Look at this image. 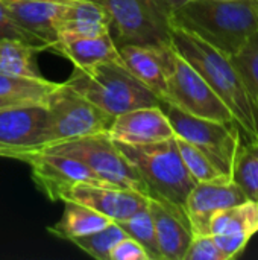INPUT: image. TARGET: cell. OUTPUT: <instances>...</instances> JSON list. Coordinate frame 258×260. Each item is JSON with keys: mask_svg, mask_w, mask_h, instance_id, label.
<instances>
[{"mask_svg": "<svg viewBox=\"0 0 258 260\" xmlns=\"http://www.w3.org/2000/svg\"><path fill=\"white\" fill-rule=\"evenodd\" d=\"M172 46L213 88L249 140H258V105L230 56L195 34L173 26Z\"/></svg>", "mask_w": 258, "mask_h": 260, "instance_id": "1", "label": "cell"}, {"mask_svg": "<svg viewBox=\"0 0 258 260\" xmlns=\"http://www.w3.org/2000/svg\"><path fill=\"white\" fill-rule=\"evenodd\" d=\"M61 201H75L84 204L111 221H122L148 206L149 198L129 189L109 184L76 183L59 193Z\"/></svg>", "mask_w": 258, "mask_h": 260, "instance_id": "12", "label": "cell"}, {"mask_svg": "<svg viewBox=\"0 0 258 260\" xmlns=\"http://www.w3.org/2000/svg\"><path fill=\"white\" fill-rule=\"evenodd\" d=\"M258 232V203L245 201L217 212L208 225L213 236H245L252 238Z\"/></svg>", "mask_w": 258, "mask_h": 260, "instance_id": "21", "label": "cell"}, {"mask_svg": "<svg viewBox=\"0 0 258 260\" xmlns=\"http://www.w3.org/2000/svg\"><path fill=\"white\" fill-rule=\"evenodd\" d=\"M172 23L233 56L258 32V0H189Z\"/></svg>", "mask_w": 258, "mask_h": 260, "instance_id": "2", "label": "cell"}, {"mask_svg": "<svg viewBox=\"0 0 258 260\" xmlns=\"http://www.w3.org/2000/svg\"><path fill=\"white\" fill-rule=\"evenodd\" d=\"M17 24L36 37L47 49L58 40L56 18L61 3L58 2H27L2 0Z\"/></svg>", "mask_w": 258, "mask_h": 260, "instance_id": "19", "label": "cell"}, {"mask_svg": "<svg viewBox=\"0 0 258 260\" xmlns=\"http://www.w3.org/2000/svg\"><path fill=\"white\" fill-rule=\"evenodd\" d=\"M55 87L56 82H50L47 79H30L0 72V96L5 98H15L44 104L46 98Z\"/></svg>", "mask_w": 258, "mask_h": 260, "instance_id": "24", "label": "cell"}, {"mask_svg": "<svg viewBox=\"0 0 258 260\" xmlns=\"http://www.w3.org/2000/svg\"><path fill=\"white\" fill-rule=\"evenodd\" d=\"M117 224L126 232L128 236L134 238L137 242H140L144 247V250L151 256V260H163L160 248H158V242H157L154 219L148 206L135 212L129 218L117 221Z\"/></svg>", "mask_w": 258, "mask_h": 260, "instance_id": "26", "label": "cell"}, {"mask_svg": "<svg viewBox=\"0 0 258 260\" xmlns=\"http://www.w3.org/2000/svg\"><path fill=\"white\" fill-rule=\"evenodd\" d=\"M24 163H29L32 169V178L36 183L38 189L43 190L52 201H58L59 193L76 183L99 186L108 184L75 157L40 149L27 154Z\"/></svg>", "mask_w": 258, "mask_h": 260, "instance_id": "11", "label": "cell"}, {"mask_svg": "<svg viewBox=\"0 0 258 260\" xmlns=\"http://www.w3.org/2000/svg\"><path fill=\"white\" fill-rule=\"evenodd\" d=\"M245 201V193L233 180L196 183L184 204L193 235H210V219L217 212Z\"/></svg>", "mask_w": 258, "mask_h": 260, "instance_id": "13", "label": "cell"}, {"mask_svg": "<svg viewBox=\"0 0 258 260\" xmlns=\"http://www.w3.org/2000/svg\"><path fill=\"white\" fill-rule=\"evenodd\" d=\"M109 222V218L84 204L75 201H64L62 218L53 227H49V233L65 241H73L96 233Z\"/></svg>", "mask_w": 258, "mask_h": 260, "instance_id": "20", "label": "cell"}, {"mask_svg": "<svg viewBox=\"0 0 258 260\" xmlns=\"http://www.w3.org/2000/svg\"><path fill=\"white\" fill-rule=\"evenodd\" d=\"M161 101H167L196 117L236 123L228 107L213 91L207 81L176 52H173L172 66L167 72L166 98Z\"/></svg>", "mask_w": 258, "mask_h": 260, "instance_id": "9", "label": "cell"}, {"mask_svg": "<svg viewBox=\"0 0 258 260\" xmlns=\"http://www.w3.org/2000/svg\"><path fill=\"white\" fill-rule=\"evenodd\" d=\"M27 2H58V3H64L67 0H27Z\"/></svg>", "mask_w": 258, "mask_h": 260, "instance_id": "36", "label": "cell"}, {"mask_svg": "<svg viewBox=\"0 0 258 260\" xmlns=\"http://www.w3.org/2000/svg\"><path fill=\"white\" fill-rule=\"evenodd\" d=\"M114 143L141 175L149 189V198L163 200L184 209L196 181L179 155L175 137L143 145L117 140Z\"/></svg>", "mask_w": 258, "mask_h": 260, "instance_id": "4", "label": "cell"}, {"mask_svg": "<svg viewBox=\"0 0 258 260\" xmlns=\"http://www.w3.org/2000/svg\"><path fill=\"white\" fill-rule=\"evenodd\" d=\"M163 3H166L169 8H172V9H176V8H179L181 5H184L186 2H189V0H161Z\"/></svg>", "mask_w": 258, "mask_h": 260, "instance_id": "35", "label": "cell"}, {"mask_svg": "<svg viewBox=\"0 0 258 260\" xmlns=\"http://www.w3.org/2000/svg\"><path fill=\"white\" fill-rule=\"evenodd\" d=\"M0 143L24 152L52 143L49 113L43 102H26L0 110Z\"/></svg>", "mask_w": 258, "mask_h": 260, "instance_id": "10", "label": "cell"}, {"mask_svg": "<svg viewBox=\"0 0 258 260\" xmlns=\"http://www.w3.org/2000/svg\"><path fill=\"white\" fill-rule=\"evenodd\" d=\"M125 236H128L126 232L116 221H111L108 225H105L99 232L73 239L71 242L94 259L109 260V253L113 247Z\"/></svg>", "mask_w": 258, "mask_h": 260, "instance_id": "27", "label": "cell"}, {"mask_svg": "<svg viewBox=\"0 0 258 260\" xmlns=\"http://www.w3.org/2000/svg\"><path fill=\"white\" fill-rule=\"evenodd\" d=\"M108 134L113 140L132 145L175 137L173 128L160 105L135 108L116 116Z\"/></svg>", "mask_w": 258, "mask_h": 260, "instance_id": "15", "label": "cell"}, {"mask_svg": "<svg viewBox=\"0 0 258 260\" xmlns=\"http://www.w3.org/2000/svg\"><path fill=\"white\" fill-rule=\"evenodd\" d=\"M26 102H33V101H23V99H15V98H5L0 96V110L14 107V105H20V104H26Z\"/></svg>", "mask_w": 258, "mask_h": 260, "instance_id": "34", "label": "cell"}, {"mask_svg": "<svg viewBox=\"0 0 258 260\" xmlns=\"http://www.w3.org/2000/svg\"><path fill=\"white\" fill-rule=\"evenodd\" d=\"M149 212L154 219L157 242L163 260H184L193 239L186 210L163 200L149 198Z\"/></svg>", "mask_w": 258, "mask_h": 260, "instance_id": "14", "label": "cell"}, {"mask_svg": "<svg viewBox=\"0 0 258 260\" xmlns=\"http://www.w3.org/2000/svg\"><path fill=\"white\" fill-rule=\"evenodd\" d=\"M43 151L75 157L105 183L135 190L149 198V189L141 175L117 148L108 133L58 142L43 148Z\"/></svg>", "mask_w": 258, "mask_h": 260, "instance_id": "6", "label": "cell"}, {"mask_svg": "<svg viewBox=\"0 0 258 260\" xmlns=\"http://www.w3.org/2000/svg\"><path fill=\"white\" fill-rule=\"evenodd\" d=\"M68 58L75 67L88 69L99 62H119L123 64L117 44L111 34L97 37H82V35H59L56 43L50 47Z\"/></svg>", "mask_w": 258, "mask_h": 260, "instance_id": "17", "label": "cell"}, {"mask_svg": "<svg viewBox=\"0 0 258 260\" xmlns=\"http://www.w3.org/2000/svg\"><path fill=\"white\" fill-rule=\"evenodd\" d=\"M214 241H216L219 250L227 257V260H231L243 253V250L246 248V245L249 242V238H245V236H214Z\"/></svg>", "mask_w": 258, "mask_h": 260, "instance_id": "32", "label": "cell"}, {"mask_svg": "<svg viewBox=\"0 0 258 260\" xmlns=\"http://www.w3.org/2000/svg\"><path fill=\"white\" fill-rule=\"evenodd\" d=\"M109 17V34L119 44H137L155 50L172 49V12L161 0H93Z\"/></svg>", "mask_w": 258, "mask_h": 260, "instance_id": "5", "label": "cell"}, {"mask_svg": "<svg viewBox=\"0 0 258 260\" xmlns=\"http://www.w3.org/2000/svg\"><path fill=\"white\" fill-rule=\"evenodd\" d=\"M109 260H151V256L140 242L131 236H125L113 247Z\"/></svg>", "mask_w": 258, "mask_h": 260, "instance_id": "31", "label": "cell"}, {"mask_svg": "<svg viewBox=\"0 0 258 260\" xmlns=\"http://www.w3.org/2000/svg\"><path fill=\"white\" fill-rule=\"evenodd\" d=\"M59 35L97 37L109 34L111 24L106 11L93 0H67L61 3L56 18Z\"/></svg>", "mask_w": 258, "mask_h": 260, "instance_id": "18", "label": "cell"}, {"mask_svg": "<svg viewBox=\"0 0 258 260\" xmlns=\"http://www.w3.org/2000/svg\"><path fill=\"white\" fill-rule=\"evenodd\" d=\"M5 38H9V40H18V41H23V43H27V44H32V46H38L41 49H47L36 37H33L30 32H27L26 29H23L20 24H17L14 21V18L11 17L6 5L0 0V40H5Z\"/></svg>", "mask_w": 258, "mask_h": 260, "instance_id": "29", "label": "cell"}, {"mask_svg": "<svg viewBox=\"0 0 258 260\" xmlns=\"http://www.w3.org/2000/svg\"><path fill=\"white\" fill-rule=\"evenodd\" d=\"M230 58L258 105V32L245 43L236 55Z\"/></svg>", "mask_w": 258, "mask_h": 260, "instance_id": "28", "label": "cell"}, {"mask_svg": "<svg viewBox=\"0 0 258 260\" xmlns=\"http://www.w3.org/2000/svg\"><path fill=\"white\" fill-rule=\"evenodd\" d=\"M65 84L111 116L135 108L155 107L161 102L123 64L111 61L99 62L88 69L75 67Z\"/></svg>", "mask_w": 258, "mask_h": 260, "instance_id": "3", "label": "cell"}, {"mask_svg": "<svg viewBox=\"0 0 258 260\" xmlns=\"http://www.w3.org/2000/svg\"><path fill=\"white\" fill-rule=\"evenodd\" d=\"M160 107L167 116L175 137H181L196 146L224 175L231 178L234 158L242 142L240 128L236 123L192 116L167 101H161Z\"/></svg>", "mask_w": 258, "mask_h": 260, "instance_id": "7", "label": "cell"}, {"mask_svg": "<svg viewBox=\"0 0 258 260\" xmlns=\"http://www.w3.org/2000/svg\"><path fill=\"white\" fill-rule=\"evenodd\" d=\"M123 66L160 99L166 98L167 72L172 66L173 46L167 50H155L137 44H117Z\"/></svg>", "mask_w": 258, "mask_h": 260, "instance_id": "16", "label": "cell"}, {"mask_svg": "<svg viewBox=\"0 0 258 260\" xmlns=\"http://www.w3.org/2000/svg\"><path fill=\"white\" fill-rule=\"evenodd\" d=\"M184 260H227L213 235H193Z\"/></svg>", "mask_w": 258, "mask_h": 260, "instance_id": "30", "label": "cell"}, {"mask_svg": "<svg viewBox=\"0 0 258 260\" xmlns=\"http://www.w3.org/2000/svg\"><path fill=\"white\" fill-rule=\"evenodd\" d=\"M44 105L49 113L50 145L84 136L108 133L116 117L100 110L65 82L56 84L46 98Z\"/></svg>", "mask_w": 258, "mask_h": 260, "instance_id": "8", "label": "cell"}, {"mask_svg": "<svg viewBox=\"0 0 258 260\" xmlns=\"http://www.w3.org/2000/svg\"><path fill=\"white\" fill-rule=\"evenodd\" d=\"M179 155L189 171V174L193 177L196 183H207V181H224V180H231L227 175H224L213 163L211 160L199 151L196 146L192 143L186 142L181 137H175Z\"/></svg>", "mask_w": 258, "mask_h": 260, "instance_id": "25", "label": "cell"}, {"mask_svg": "<svg viewBox=\"0 0 258 260\" xmlns=\"http://www.w3.org/2000/svg\"><path fill=\"white\" fill-rule=\"evenodd\" d=\"M41 50L44 49L18 40H0V72L21 78L46 79L35 62V55Z\"/></svg>", "mask_w": 258, "mask_h": 260, "instance_id": "22", "label": "cell"}, {"mask_svg": "<svg viewBox=\"0 0 258 260\" xmlns=\"http://www.w3.org/2000/svg\"><path fill=\"white\" fill-rule=\"evenodd\" d=\"M27 154L30 152H24V151H20L17 148H12V146H8V145H3L0 143V157H6V158H15V160H21L24 161Z\"/></svg>", "mask_w": 258, "mask_h": 260, "instance_id": "33", "label": "cell"}, {"mask_svg": "<svg viewBox=\"0 0 258 260\" xmlns=\"http://www.w3.org/2000/svg\"><path fill=\"white\" fill-rule=\"evenodd\" d=\"M231 180L242 189L248 201L258 203V140L240 142Z\"/></svg>", "mask_w": 258, "mask_h": 260, "instance_id": "23", "label": "cell"}]
</instances>
